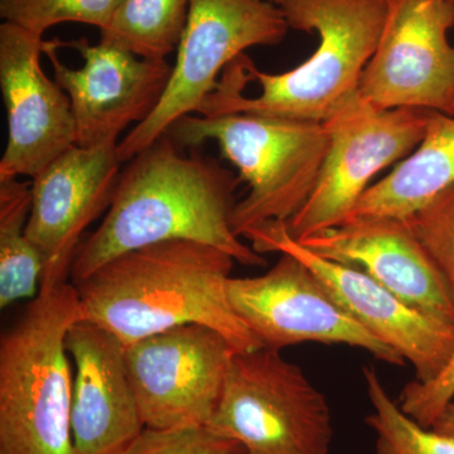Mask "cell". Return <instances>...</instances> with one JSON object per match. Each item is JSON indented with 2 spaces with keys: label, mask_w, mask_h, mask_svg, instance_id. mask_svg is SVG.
Instances as JSON below:
<instances>
[{
  "label": "cell",
  "mask_w": 454,
  "mask_h": 454,
  "mask_svg": "<svg viewBox=\"0 0 454 454\" xmlns=\"http://www.w3.org/2000/svg\"><path fill=\"white\" fill-rule=\"evenodd\" d=\"M182 148L167 133L127 163L103 223L77 249L74 286L116 256L169 240L210 245L240 264L264 267L267 260L232 230L240 181L215 160Z\"/></svg>",
  "instance_id": "obj_1"
},
{
  "label": "cell",
  "mask_w": 454,
  "mask_h": 454,
  "mask_svg": "<svg viewBox=\"0 0 454 454\" xmlns=\"http://www.w3.org/2000/svg\"><path fill=\"white\" fill-rule=\"evenodd\" d=\"M234 262L223 250L191 240L131 250L74 286L82 318L125 348L177 325L199 324L219 331L238 352L262 348L227 297Z\"/></svg>",
  "instance_id": "obj_2"
},
{
  "label": "cell",
  "mask_w": 454,
  "mask_h": 454,
  "mask_svg": "<svg viewBox=\"0 0 454 454\" xmlns=\"http://www.w3.org/2000/svg\"><path fill=\"white\" fill-rule=\"evenodd\" d=\"M277 5L289 28L318 33L315 53L278 74L238 57L203 101L202 116L244 113L325 122L358 98L361 76L384 31L387 0H278Z\"/></svg>",
  "instance_id": "obj_3"
},
{
  "label": "cell",
  "mask_w": 454,
  "mask_h": 454,
  "mask_svg": "<svg viewBox=\"0 0 454 454\" xmlns=\"http://www.w3.org/2000/svg\"><path fill=\"white\" fill-rule=\"evenodd\" d=\"M79 319L76 286L57 283L0 336V454H74L66 334Z\"/></svg>",
  "instance_id": "obj_4"
},
{
  "label": "cell",
  "mask_w": 454,
  "mask_h": 454,
  "mask_svg": "<svg viewBox=\"0 0 454 454\" xmlns=\"http://www.w3.org/2000/svg\"><path fill=\"white\" fill-rule=\"evenodd\" d=\"M168 134L184 148L215 140L240 170L250 191L232 212L239 238L254 226L291 220L315 190L330 148L325 122L244 113L187 115Z\"/></svg>",
  "instance_id": "obj_5"
},
{
  "label": "cell",
  "mask_w": 454,
  "mask_h": 454,
  "mask_svg": "<svg viewBox=\"0 0 454 454\" xmlns=\"http://www.w3.org/2000/svg\"><path fill=\"white\" fill-rule=\"evenodd\" d=\"M208 429L245 454H328L333 415L300 366L280 351L235 352Z\"/></svg>",
  "instance_id": "obj_6"
},
{
  "label": "cell",
  "mask_w": 454,
  "mask_h": 454,
  "mask_svg": "<svg viewBox=\"0 0 454 454\" xmlns=\"http://www.w3.org/2000/svg\"><path fill=\"white\" fill-rule=\"evenodd\" d=\"M288 31L282 9L271 0H191L168 86L152 115L118 143L119 160L129 162L173 124L199 113L217 88V74L245 50L276 46Z\"/></svg>",
  "instance_id": "obj_7"
},
{
  "label": "cell",
  "mask_w": 454,
  "mask_h": 454,
  "mask_svg": "<svg viewBox=\"0 0 454 454\" xmlns=\"http://www.w3.org/2000/svg\"><path fill=\"white\" fill-rule=\"evenodd\" d=\"M433 112L379 110L360 97L325 121L330 148L315 190L286 227L295 240L345 223L380 170L420 145Z\"/></svg>",
  "instance_id": "obj_8"
},
{
  "label": "cell",
  "mask_w": 454,
  "mask_h": 454,
  "mask_svg": "<svg viewBox=\"0 0 454 454\" xmlns=\"http://www.w3.org/2000/svg\"><path fill=\"white\" fill-rule=\"evenodd\" d=\"M227 297L264 348L280 351L303 342L348 345L365 349L389 365L406 364L355 321L324 280L291 254H280L277 264L262 276L230 278Z\"/></svg>",
  "instance_id": "obj_9"
},
{
  "label": "cell",
  "mask_w": 454,
  "mask_h": 454,
  "mask_svg": "<svg viewBox=\"0 0 454 454\" xmlns=\"http://www.w3.org/2000/svg\"><path fill=\"white\" fill-rule=\"evenodd\" d=\"M236 349L223 334L190 324L125 348L145 428L206 427L216 411Z\"/></svg>",
  "instance_id": "obj_10"
},
{
  "label": "cell",
  "mask_w": 454,
  "mask_h": 454,
  "mask_svg": "<svg viewBox=\"0 0 454 454\" xmlns=\"http://www.w3.org/2000/svg\"><path fill=\"white\" fill-rule=\"evenodd\" d=\"M454 27L450 0H387L378 49L358 97L379 110L413 107L454 116Z\"/></svg>",
  "instance_id": "obj_11"
},
{
  "label": "cell",
  "mask_w": 454,
  "mask_h": 454,
  "mask_svg": "<svg viewBox=\"0 0 454 454\" xmlns=\"http://www.w3.org/2000/svg\"><path fill=\"white\" fill-rule=\"evenodd\" d=\"M243 238L256 253L291 254L309 265L355 321L413 365L414 380H433L452 358L454 325L408 306L360 269L310 252L289 235L283 221L254 226Z\"/></svg>",
  "instance_id": "obj_12"
},
{
  "label": "cell",
  "mask_w": 454,
  "mask_h": 454,
  "mask_svg": "<svg viewBox=\"0 0 454 454\" xmlns=\"http://www.w3.org/2000/svg\"><path fill=\"white\" fill-rule=\"evenodd\" d=\"M59 43L83 59L82 67H68L57 55L59 41H44L55 82L70 98L76 145L82 148L118 145L129 125L152 115L168 86L173 66L167 59H142L109 44H90L86 38Z\"/></svg>",
  "instance_id": "obj_13"
},
{
  "label": "cell",
  "mask_w": 454,
  "mask_h": 454,
  "mask_svg": "<svg viewBox=\"0 0 454 454\" xmlns=\"http://www.w3.org/2000/svg\"><path fill=\"white\" fill-rule=\"evenodd\" d=\"M43 49L42 35L0 25V89L8 121L0 179L33 178L76 145L70 98L42 70Z\"/></svg>",
  "instance_id": "obj_14"
},
{
  "label": "cell",
  "mask_w": 454,
  "mask_h": 454,
  "mask_svg": "<svg viewBox=\"0 0 454 454\" xmlns=\"http://www.w3.org/2000/svg\"><path fill=\"white\" fill-rule=\"evenodd\" d=\"M121 166L118 145H74L32 178L27 235L43 260L41 286L67 282L83 232L112 203Z\"/></svg>",
  "instance_id": "obj_15"
},
{
  "label": "cell",
  "mask_w": 454,
  "mask_h": 454,
  "mask_svg": "<svg viewBox=\"0 0 454 454\" xmlns=\"http://www.w3.org/2000/svg\"><path fill=\"white\" fill-rule=\"evenodd\" d=\"M322 258L351 265L424 315L454 325V298L405 219L355 217L297 240Z\"/></svg>",
  "instance_id": "obj_16"
},
{
  "label": "cell",
  "mask_w": 454,
  "mask_h": 454,
  "mask_svg": "<svg viewBox=\"0 0 454 454\" xmlns=\"http://www.w3.org/2000/svg\"><path fill=\"white\" fill-rule=\"evenodd\" d=\"M66 348L76 367L71 409L74 454L124 453L145 428L124 343L82 318L66 334Z\"/></svg>",
  "instance_id": "obj_17"
},
{
  "label": "cell",
  "mask_w": 454,
  "mask_h": 454,
  "mask_svg": "<svg viewBox=\"0 0 454 454\" xmlns=\"http://www.w3.org/2000/svg\"><path fill=\"white\" fill-rule=\"evenodd\" d=\"M454 184V116L433 112L420 145L387 177L367 188L349 219H408Z\"/></svg>",
  "instance_id": "obj_18"
},
{
  "label": "cell",
  "mask_w": 454,
  "mask_h": 454,
  "mask_svg": "<svg viewBox=\"0 0 454 454\" xmlns=\"http://www.w3.org/2000/svg\"><path fill=\"white\" fill-rule=\"evenodd\" d=\"M32 182L0 179V309L40 293L43 260L27 235Z\"/></svg>",
  "instance_id": "obj_19"
},
{
  "label": "cell",
  "mask_w": 454,
  "mask_h": 454,
  "mask_svg": "<svg viewBox=\"0 0 454 454\" xmlns=\"http://www.w3.org/2000/svg\"><path fill=\"white\" fill-rule=\"evenodd\" d=\"M191 0H122L100 43L148 59H166L186 29Z\"/></svg>",
  "instance_id": "obj_20"
},
{
  "label": "cell",
  "mask_w": 454,
  "mask_h": 454,
  "mask_svg": "<svg viewBox=\"0 0 454 454\" xmlns=\"http://www.w3.org/2000/svg\"><path fill=\"white\" fill-rule=\"evenodd\" d=\"M372 413L366 423L375 432L376 454H454V441L424 428L408 417L385 390L372 367L364 369Z\"/></svg>",
  "instance_id": "obj_21"
},
{
  "label": "cell",
  "mask_w": 454,
  "mask_h": 454,
  "mask_svg": "<svg viewBox=\"0 0 454 454\" xmlns=\"http://www.w3.org/2000/svg\"><path fill=\"white\" fill-rule=\"evenodd\" d=\"M122 0H0L4 22L42 35L65 22L83 23L104 31Z\"/></svg>",
  "instance_id": "obj_22"
},
{
  "label": "cell",
  "mask_w": 454,
  "mask_h": 454,
  "mask_svg": "<svg viewBox=\"0 0 454 454\" xmlns=\"http://www.w3.org/2000/svg\"><path fill=\"white\" fill-rule=\"evenodd\" d=\"M405 220L454 298V184Z\"/></svg>",
  "instance_id": "obj_23"
},
{
  "label": "cell",
  "mask_w": 454,
  "mask_h": 454,
  "mask_svg": "<svg viewBox=\"0 0 454 454\" xmlns=\"http://www.w3.org/2000/svg\"><path fill=\"white\" fill-rule=\"evenodd\" d=\"M122 454H245L243 447L207 427L145 428Z\"/></svg>",
  "instance_id": "obj_24"
},
{
  "label": "cell",
  "mask_w": 454,
  "mask_h": 454,
  "mask_svg": "<svg viewBox=\"0 0 454 454\" xmlns=\"http://www.w3.org/2000/svg\"><path fill=\"white\" fill-rule=\"evenodd\" d=\"M453 399L454 355L433 380L409 382L402 390L397 405L419 426L432 428L439 414Z\"/></svg>",
  "instance_id": "obj_25"
},
{
  "label": "cell",
  "mask_w": 454,
  "mask_h": 454,
  "mask_svg": "<svg viewBox=\"0 0 454 454\" xmlns=\"http://www.w3.org/2000/svg\"><path fill=\"white\" fill-rule=\"evenodd\" d=\"M430 429L454 441V399L442 411Z\"/></svg>",
  "instance_id": "obj_26"
},
{
  "label": "cell",
  "mask_w": 454,
  "mask_h": 454,
  "mask_svg": "<svg viewBox=\"0 0 454 454\" xmlns=\"http://www.w3.org/2000/svg\"><path fill=\"white\" fill-rule=\"evenodd\" d=\"M271 2L276 3V4H277L278 0H271Z\"/></svg>",
  "instance_id": "obj_27"
},
{
  "label": "cell",
  "mask_w": 454,
  "mask_h": 454,
  "mask_svg": "<svg viewBox=\"0 0 454 454\" xmlns=\"http://www.w3.org/2000/svg\"><path fill=\"white\" fill-rule=\"evenodd\" d=\"M450 3H453V4H454V0H450Z\"/></svg>",
  "instance_id": "obj_28"
}]
</instances>
